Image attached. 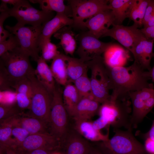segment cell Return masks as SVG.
Listing matches in <instances>:
<instances>
[{
  "label": "cell",
  "instance_id": "cell-1",
  "mask_svg": "<svg viewBox=\"0 0 154 154\" xmlns=\"http://www.w3.org/2000/svg\"><path fill=\"white\" fill-rule=\"evenodd\" d=\"M106 66L112 90V99L129 98L128 93L130 92L154 88L153 84L148 82L151 79L149 71H145L135 61L127 67Z\"/></svg>",
  "mask_w": 154,
  "mask_h": 154
},
{
  "label": "cell",
  "instance_id": "cell-2",
  "mask_svg": "<svg viewBox=\"0 0 154 154\" xmlns=\"http://www.w3.org/2000/svg\"><path fill=\"white\" fill-rule=\"evenodd\" d=\"M132 131L114 129L115 134L111 139L95 142V147L104 154H148Z\"/></svg>",
  "mask_w": 154,
  "mask_h": 154
},
{
  "label": "cell",
  "instance_id": "cell-3",
  "mask_svg": "<svg viewBox=\"0 0 154 154\" xmlns=\"http://www.w3.org/2000/svg\"><path fill=\"white\" fill-rule=\"evenodd\" d=\"M30 56L20 46L0 56V71L7 76L11 87L16 81L35 75V70L30 62Z\"/></svg>",
  "mask_w": 154,
  "mask_h": 154
},
{
  "label": "cell",
  "instance_id": "cell-4",
  "mask_svg": "<svg viewBox=\"0 0 154 154\" xmlns=\"http://www.w3.org/2000/svg\"><path fill=\"white\" fill-rule=\"evenodd\" d=\"M129 98H110L100 105L98 114L108 121L114 129L123 127L132 129L131 124L132 109Z\"/></svg>",
  "mask_w": 154,
  "mask_h": 154
},
{
  "label": "cell",
  "instance_id": "cell-5",
  "mask_svg": "<svg viewBox=\"0 0 154 154\" xmlns=\"http://www.w3.org/2000/svg\"><path fill=\"white\" fill-rule=\"evenodd\" d=\"M62 94V91L56 85L52 95L48 123L50 133L62 143L70 128L69 116L63 103Z\"/></svg>",
  "mask_w": 154,
  "mask_h": 154
},
{
  "label": "cell",
  "instance_id": "cell-6",
  "mask_svg": "<svg viewBox=\"0 0 154 154\" xmlns=\"http://www.w3.org/2000/svg\"><path fill=\"white\" fill-rule=\"evenodd\" d=\"M86 62L91 70L90 79L93 99L101 104L108 101L111 89L103 57L100 56Z\"/></svg>",
  "mask_w": 154,
  "mask_h": 154
},
{
  "label": "cell",
  "instance_id": "cell-7",
  "mask_svg": "<svg viewBox=\"0 0 154 154\" xmlns=\"http://www.w3.org/2000/svg\"><path fill=\"white\" fill-rule=\"evenodd\" d=\"M42 27H27L17 24L13 27L5 26L10 33L16 37L21 48L36 62L40 57L39 41Z\"/></svg>",
  "mask_w": 154,
  "mask_h": 154
},
{
  "label": "cell",
  "instance_id": "cell-8",
  "mask_svg": "<svg viewBox=\"0 0 154 154\" xmlns=\"http://www.w3.org/2000/svg\"><path fill=\"white\" fill-rule=\"evenodd\" d=\"M7 11L10 17L17 19L18 22L16 24L20 25L41 26L54 17L53 12L37 9L27 0H22L12 8H8Z\"/></svg>",
  "mask_w": 154,
  "mask_h": 154
},
{
  "label": "cell",
  "instance_id": "cell-9",
  "mask_svg": "<svg viewBox=\"0 0 154 154\" xmlns=\"http://www.w3.org/2000/svg\"><path fill=\"white\" fill-rule=\"evenodd\" d=\"M32 83V94L30 109L31 116L48 124L52 96L37 80L35 75L29 76Z\"/></svg>",
  "mask_w": 154,
  "mask_h": 154
},
{
  "label": "cell",
  "instance_id": "cell-10",
  "mask_svg": "<svg viewBox=\"0 0 154 154\" xmlns=\"http://www.w3.org/2000/svg\"><path fill=\"white\" fill-rule=\"evenodd\" d=\"M68 3L72 13L73 25L82 28L83 23L99 13L111 9L107 0H70Z\"/></svg>",
  "mask_w": 154,
  "mask_h": 154
},
{
  "label": "cell",
  "instance_id": "cell-11",
  "mask_svg": "<svg viewBox=\"0 0 154 154\" xmlns=\"http://www.w3.org/2000/svg\"><path fill=\"white\" fill-rule=\"evenodd\" d=\"M128 95L132 106L131 124L133 129L136 128L154 107V88L131 92Z\"/></svg>",
  "mask_w": 154,
  "mask_h": 154
},
{
  "label": "cell",
  "instance_id": "cell-12",
  "mask_svg": "<svg viewBox=\"0 0 154 154\" xmlns=\"http://www.w3.org/2000/svg\"><path fill=\"white\" fill-rule=\"evenodd\" d=\"M79 45L76 51L81 60L85 62L101 56L102 53L114 43L105 42L99 40L89 31L79 35Z\"/></svg>",
  "mask_w": 154,
  "mask_h": 154
},
{
  "label": "cell",
  "instance_id": "cell-13",
  "mask_svg": "<svg viewBox=\"0 0 154 154\" xmlns=\"http://www.w3.org/2000/svg\"><path fill=\"white\" fill-rule=\"evenodd\" d=\"M154 39H149L140 29H137L134 45L132 53L135 61L144 70L149 71L151 68L150 62L153 57V46Z\"/></svg>",
  "mask_w": 154,
  "mask_h": 154
},
{
  "label": "cell",
  "instance_id": "cell-14",
  "mask_svg": "<svg viewBox=\"0 0 154 154\" xmlns=\"http://www.w3.org/2000/svg\"><path fill=\"white\" fill-rule=\"evenodd\" d=\"M62 142L47 132L29 135L17 148L21 152L46 148L54 151L58 148Z\"/></svg>",
  "mask_w": 154,
  "mask_h": 154
},
{
  "label": "cell",
  "instance_id": "cell-15",
  "mask_svg": "<svg viewBox=\"0 0 154 154\" xmlns=\"http://www.w3.org/2000/svg\"><path fill=\"white\" fill-rule=\"evenodd\" d=\"M115 18L111 9L102 11L92 17L83 24L89 32L99 38L102 37L110 27L115 24Z\"/></svg>",
  "mask_w": 154,
  "mask_h": 154
},
{
  "label": "cell",
  "instance_id": "cell-16",
  "mask_svg": "<svg viewBox=\"0 0 154 154\" xmlns=\"http://www.w3.org/2000/svg\"><path fill=\"white\" fill-rule=\"evenodd\" d=\"M138 28L133 24L130 26L113 24L102 37L109 36L117 40L131 53L134 45L135 32Z\"/></svg>",
  "mask_w": 154,
  "mask_h": 154
},
{
  "label": "cell",
  "instance_id": "cell-17",
  "mask_svg": "<svg viewBox=\"0 0 154 154\" xmlns=\"http://www.w3.org/2000/svg\"><path fill=\"white\" fill-rule=\"evenodd\" d=\"M65 154H89L92 145L73 128H70L63 141Z\"/></svg>",
  "mask_w": 154,
  "mask_h": 154
},
{
  "label": "cell",
  "instance_id": "cell-18",
  "mask_svg": "<svg viewBox=\"0 0 154 154\" xmlns=\"http://www.w3.org/2000/svg\"><path fill=\"white\" fill-rule=\"evenodd\" d=\"M6 119L13 126L26 130L30 134L46 132V124L41 120L31 116L21 115L20 113Z\"/></svg>",
  "mask_w": 154,
  "mask_h": 154
},
{
  "label": "cell",
  "instance_id": "cell-19",
  "mask_svg": "<svg viewBox=\"0 0 154 154\" xmlns=\"http://www.w3.org/2000/svg\"><path fill=\"white\" fill-rule=\"evenodd\" d=\"M72 19L64 14L56 13L52 19L42 25L39 38V48L46 40L50 39L51 36L62 28L66 26L73 25Z\"/></svg>",
  "mask_w": 154,
  "mask_h": 154
},
{
  "label": "cell",
  "instance_id": "cell-20",
  "mask_svg": "<svg viewBox=\"0 0 154 154\" xmlns=\"http://www.w3.org/2000/svg\"><path fill=\"white\" fill-rule=\"evenodd\" d=\"M100 104L95 100L82 98L75 108L72 118L74 121L89 120L98 114Z\"/></svg>",
  "mask_w": 154,
  "mask_h": 154
},
{
  "label": "cell",
  "instance_id": "cell-21",
  "mask_svg": "<svg viewBox=\"0 0 154 154\" xmlns=\"http://www.w3.org/2000/svg\"><path fill=\"white\" fill-rule=\"evenodd\" d=\"M73 128L83 137L94 142L108 140L109 132L104 134L101 131L95 129L92 122L89 120L74 121Z\"/></svg>",
  "mask_w": 154,
  "mask_h": 154
},
{
  "label": "cell",
  "instance_id": "cell-22",
  "mask_svg": "<svg viewBox=\"0 0 154 154\" xmlns=\"http://www.w3.org/2000/svg\"><path fill=\"white\" fill-rule=\"evenodd\" d=\"M37 65L35 70V76L52 96L56 84L49 67L41 56L37 62Z\"/></svg>",
  "mask_w": 154,
  "mask_h": 154
},
{
  "label": "cell",
  "instance_id": "cell-23",
  "mask_svg": "<svg viewBox=\"0 0 154 154\" xmlns=\"http://www.w3.org/2000/svg\"><path fill=\"white\" fill-rule=\"evenodd\" d=\"M67 55L60 53L52 60L50 68L55 82L64 86L68 83L67 72Z\"/></svg>",
  "mask_w": 154,
  "mask_h": 154
},
{
  "label": "cell",
  "instance_id": "cell-24",
  "mask_svg": "<svg viewBox=\"0 0 154 154\" xmlns=\"http://www.w3.org/2000/svg\"><path fill=\"white\" fill-rule=\"evenodd\" d=\"M70 26H66L62 28L55 33L53 36L60 40V45L66 55H72L76 49L77 44L74 34Z\"/></svg>",
  "mask_w": 154,
  "mask_h": 154
},
{
  "label": "cell",
  "instance_id": "cell-25",
  "mask_svg": "<svg viewBox=\"0 0 154 154\" xmlns=\"http://www.w3.org/2000/svg\"><path fill=\"white\" fill-rule=\"evenodd\" d=\"M63 103L69 117H72L75 108L82 98L74 84L68 83L62 91Z\"/></svg>",
  "mask_w": 154,
  "mask_h": 154
},
{
  "label": "cell",
  "instance_id": "cell-26",
  "mask_svg": "<svg viewBox=\"0 0 154 154\" xmlns=\"http://www.w3.org/2000/svg\"><path fill=\"white\" fill-rule=\"evenodd\" d=\"M135 0H110L109 4L115 16V24L120 25L128 18Z\"/></svg>",
  "mask_w": 154,
  "mask_h": 154
},
{
  "label": "cell",
  "instance_id": "cell-27",
  "mask_svg": "<svg viewBox=\"0 0 154 154\" xmlns=\"http://www.w3.org/2000/svg\"><path fill=\"white\" fill-rule=\"evenodd\" d=\"M34 3H38L42 10L47 11H55L56 13H63L67 17H72L70 6L65 5L63 0H30Z\"/></svg>",
  "mask_w": 154,
  "mask_h": 154
},
{
  "label": "cell",
  "instance_id": "cell-28",
  "mask_svg": "<svg viewBox=\"0 0 154 154\" xmlns=\"http://www.w3.org/2000/svg\"><path fill=\"white\" fill-rule=\"evenodd\" d=\"M87 63L81 60L67 56V72L68 83H73L88 71Z\"/></svg>",
  "mask_w": 154,
  "mask_h": 154
},
{
  "label": "cell",
  "instance_id": "cell-29",
  "mask_svg": "<svg viewBox=\"0 0 154 154\" xmlns=\"http://www.w3.org/2000/svg\"><path fill=\"white\" fill-rule=\"evenodd\" d=\"M114 44L108 49L104 53L103 57L106 65L110 67L123 66L125 58L124 52L118 49Z\"/></svg>",
  "mask_w": 154,
  "mask_h": 154
},
{
  "label": "cell",
  "instance_id": "cell-30",
  "mask_svg": "<svg viewBox=\"0 0 154 154\" xmlns=\"http://www.w3.org/2000/svg\"><path fill=\"white\" fill-rule=\"evenodd\" d=\"M2 120L3 121L1 122L0 127L1 151L7 149L15 150V143L12 134L13 126L6 119Z\"/></svg>",
  "mask_w": 154,
  "mask_h": 154
},
{
  "label": "cell",
  "instance_id": "cell-31",
  "mask_svg": "<svg viewBox=\"0 0 154 154\" xmlns=\"http://www.w3.org/2000/svg\"><path fill=\"white\" fill-rule=\"evenodd\" d=\"M87 72L88 71L75 80L73 83L82 98L94 100L92 96L90 79L88 77Z\"/></svg>",
  "mask_w": 154,
  "mask_h": 154
},
{
  "label": "cell",
  "instance_id": "cell-32",
  "mask_svg": "<svg viewBox=\"0 0 154 154\" xmlns=\"http://www.w3.org/2000/svg\"><path fill=\"white\" fill-rule=\"evenodd\" d=\"M43 59L46 62L54 59L60 52L57 50L56 46L51 42L50 39L46 40L40 46Z\"/></svg>",
  "mask_w": 154,
  "mask_h": 154
},
{
  "label": "cell",
  "instance_id": "cell-33",
  "mask_svg": "<svg viewBox=\"0 0 154 154\" xmlns=\"http://www.w3.org/2000/svg\"><path fill=\"white\" fill-rule=\"evenodd\" d=\"M12 88L16 93L26 94L31 98L32 94V87L31 81L29 77H25L15 82Z\"/></svg>",
  "mask_w": 154,
  "mask_h": 154
},
{
  "label": "cell",
  "instance_id": "cell-34",
  "mask_svg": "<svg viewBox=\"0 0 154 154\" xmlns=\"http://www.w3.org/2000/svg\"><path fill=\"white\" fill-rule=\"evenodd\" d=\"M19 46V44L16 37L11 33L8 40L0 42V56Z\"/></svg>",
  "mask_w": 154,
  "mask_h": 154
},
{
  "label": "cell",
  "instance_id": "cell-35",
  "mask_svg": "<svg viewBox=\"0 0 154 154\" xmlns=\"http://www.w3.org/2000/svg\"><path fill=\"white\" fill-rule=\"evenodd\" d=\"M12 134L15 143V149H17L30 135L25 129L17 126L13 127Z\"/></svg>",
  "mask_w": 154,
  "mask_h": 154
},
{
  "label": "cell",
  "instance_id": "cell-36",
  "mask_svg": "<svg viewBox=\"0 0 154 154\" xmlns=\"http://www.w3.org/2000/svg\"><path fill=\"white\" fill-rule=\"evenodd\" d=\"M18 107L14 105H8L0 104V119L1 120L8 118L15 115L20 113Z\"/></svg>",
  "mask_w": 154,
  "mask_h": 154
},
{
  "label": "cell",
  "instance_id": "cell-37",
  "mask_svg": "<svg viewBox=\"0 0 154 154\" xmlns=\"http://www.w3.org/2000/svg\"><path fill=\"white\" fill-rule=\"evenodd\" d=\"M16 100L17 106L20 109H30L31 98L27 95L22 93H16Z\"/></svg>",
  "mask_w": 154,
  "mask_h": 154
},
{
  "label": "cell",
  "instance_id": "cell-38",
  "mask_svg": "<svg viewBox=\"0 0 154 154\" xmlns=\"http://www.w3.org/2000/svg\"><path fill=\"white\" fill-rule=\"evenodd\" d=\"M7 9L5 11L1 12V13L0 15V42L6 40L7 38H9L11 35V33L7 30H5L3 27V23L5 21L7 18L10 17L9 14L7 11Z\"/></svg>",
  "mask_w": 154,
  "mask_h": 154
},
{
  "label": "cell",
  "instance_id": "cell-39",
  "mask_svg": "<svg viewBox=\"0 0 154 154\" xmlns=\"http://www.w3.org/2000/svg\"><path fill=\"white\" fill-rule=\"evenodd\" d=\"M128 18L132 21L133 24L138 28L143 25L139 18V14L138 5V0H135L131 9Z\"/></svg>",
  "mask_w": 154,
  "mask_h": 154
},
{
  "label": "cell",
  "instance_id": "cell-40",
  "mask_svg": "<svg viewBox=\"0 0 154 154\" xmlns=\"http://www.w3.org/2000/svg\"><path fill=\"white\" fill-rule=\"evenodd\" d=\"M154 14V0H149L143 19V25L145 26Z\"/></svg>",
  "mask_w": 154,
  "mask_h": 154
},
{
  "label": "cell",
  "instance_id": "cell-41",
  "mask_svg": "<svg viewBox=\"0 0 154 154\" xmlns=\"http://www.w3.org/2000/svg\"><path fill=\"white\" fill-rule=\"evenodd\" d=\"M94 128L96 129L101 131L104 128H109L110 125L108 122L103 117L99 116V117L92 122Z\"/></svg>",
  "mask_w": 154,
  "mask_h": 154
},
{
  "label": "cell",
  "instance_id": "cell-42",
  "mask_svg": "<svg viewBox=\"0 0 154 154\" xmlns=\"http://www.w3.org/2000/svg\"><path fill=\"white\" fill-rule=\"evenodd\" d=\"M149 1V0H138L139 18L140 21L142 24L143 19Z\"/></svg>",
  "mask_w": 154,
  "mask_h": 154
},
{
  "label": "cell",
  "instance_id": "cell-43",
  "mask_svg": "<svg viewBox=\"0 0 154 154\" xmlns=\"http://www.w3.org/2000/svg\"><path fill=\"white\" fill-rule=\"evenodd\" d=\"M144 147L148 154H154V140L149 138L145 139Z\"/></svg>",
  "mask_w": 154,
  "mask_h": 154
},
{
  "label": "cell",
  "instance_id": "cell-44",
  "mask_svg": "<svg viewBox=\"0 0 154 154\" xmlns=\"http://www.w3.org/2000/svg\"><path fill=\"white\" fill-rule=\"evenodd\" d=\"M144 35L149 39H154V25L140 29Z\"/></svg>",
  "mask_w": 154,
  "mask_h": 154
},
{
  "label": "cell",
  "instance_id": "cell-45",
  "mask_svg": "<svg viewBox=\"0 0 154 154\" xmlns=\"http://www.w3.org/2000/svg\"><path fill=\"white\" fill-rule=\"evenodd\" d=\"M53 151L48 149L41 148L20 153L21 154H50Z\"/></svg>",
  "mask_w": 154,
  "mask_h": 154
},
{
  "label": "cell",
  "instance_id": "cell-46",
  "mask_svg": "<svg viewBox=\"0 0 154 154\" xmlns=\"http://www.w3.org/2000/svg\"><path fill=\"white\" fill-rule=\"evenodd\" d=\"M141 137L144 139L149 138L154 140V120L153 121L151 127L147 133L141 134Z\"/></svg>",
  "mask_w": 154,
  "mask_h": 154
},
{
  "label": "cell",
  "instance_id": "cell-47",
  "mask_svg": "<svg viewBox=\"0 0 154 154\" xmlns=\"http://www.w3.org/2000/svg\"><path fill=\"white\" fill-rule=\"evenodd\" d=\"M22 0H1V2L6 4H9L15 6L20 3Z\"/></svg>",
  "mask_w": 154,
  "mask_h": 154
},
{
  "label": "cell",
  "instance_id": "cell-48",
  "mask_svg": "<svg viewBox=\"0 0 154 154\" xmlns=\"http://www.w3.org/2000/svg\"><path fill=\"white\" fill-rule=\"evenodd\" d=\"M89 154H104L97 148L92 145Z\"/></svg>",
  "mask_w": 154,
  "mask_h": 154
},
{
  "label": "cell",
  "instance_id": "cell-49",
  "mask_svg": "<svg viewBox=\"0 0 154 154\" xmlns=\"http://www.w3.org/2000/svg\"><path fill=\"white\" fill-rule=\"evenodd\" d=\"M154 25V14L143 28L150 27Z\"/></svg>",
  "mask_w": 154,
  "mask_h": 154
},
{
  "label": "cell",
  "instance_id": "cell-50",
  "mask_svg": "<svg viewBox=\"0 0 154 154\" xmlns=\"http://www.w3.org/2000/svg\"><path fill=\"white\" fill-rule=\"evenodd\" d=\"M153 57L154 58V53L153 54ZM149 76L152 81L154 82V65L153 67L151 68V70L149 71Z\"/></svg>",
  "mask_w": 154,
  "mask_h": 154
},
{
  "label": "cell",
  "instance_id": "cell-51",
  "mask_svg": "<svg viewBox=\"0 0 154 154\" xmlns=\"http://www.w3.org/2000/svg\"><path fill=\"white\" fill-rule=\"evenodd\" d=\"M5 151V154H20L19 153H17L15 150L12 149H7Z\"/></svg>",
  "mask_w": 154,
  "mask_h": 154
},
{
  "label": "cell",
  "instance_id": "cell-52",
  "mask_svg": "<svg viewBox=\"0 0 154 154\" xmlns=\"http://www.w3.org/2000/svg\"><path fill=\"white\" fill-rule=\"evenodd\" d=\"M50 154H63L61 153L56 152V151H52Z\"/></svg>",
  "mask_w": 154,
  "mask_h": 154
},
{
  "label": "cell",
  "instance_id": "cell-53",
  "mask_svg": "<svg viewBox=\"0 0 154 154\" xmlns=\"http://www.w3.org/2000/svg\"></svg>",
  "mask_w": 154,
  "mask_h": 154
}]
</instances>
